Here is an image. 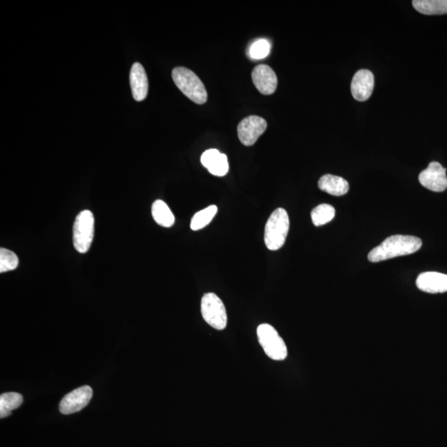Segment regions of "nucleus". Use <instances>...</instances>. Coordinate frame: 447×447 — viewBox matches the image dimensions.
Here are the masks:
<instances>
[{
    "label": "nucleus",
    "instance_id": "nucleus-2",
    "mask_svg": "<svg viewBox=\"0 0 447 447\" xmlns=\"http://www.w3.org/2000/svg\"><path fill=\"white\" fill-rule=\"evenodd\" d=\"M173 81L186 97L198 104L207 102V91L199 77L186 67H176L172 70Z\"/></svg>",
    "mask_w": 447,
    "mask_h": 447
},
{
    "label": "nucleus",
    "instance_id": "nucleus-19",
    "mask_svg": "<svg viewBox=\"0 0 447 447\" xmlns=\"http://www.w3.org/2000/svg\"><path fill=\"white\" fill-rule=\"evenodd\" d=\"M217 212V207L215 205H212V206L195 213L193 219H191V229L195 231L203 229L212 222Z\"/></svg>",
    "mask_w": 447,
    "mask_h": 447
},
{
    "label": "nucleus",
    "instance_id": "nucleus-6",
    "mask_svg": "<svg viewBox=\"0 0 447 447\" xmlns=\"http://www.w3.org/2000/svg\"><path fill=\"white\" fill-rule=\"evenodd\" d=\"M200 310L204 320L208 325L221 331L227 326V313L225 305L215 294L209 293L203 296Z\"/></svg>",
    "mask_w": 447,
    "mask_h": 447
},
{
    "label": "nucleus",
    "instance_id": "nucleus-17",
    "mask_svg": "<svg viewBox=\"0 0 447 447\" xmlns=\"http://www.w3.org/2000/svg\"><path fill=\"white\" fill-rule=\"evenodd\" d=\"M153 220L163 227L170 228L174 225L175 216L167 205L161 200L154 202L152 206Z\"/></svg>",
    "mask_w": 447,
    "mask_h": 447
},
{
    "label": "nucleus",
    "instance_id": "nucleus-10",
    "mask_svg": "<svg viewBox=\"0 0 447 447\" xmlns=\"http://www.w3.org/2000/svg\"><path fill=\"white\" fill-rule=\"evenodd\" d=\"M375 88V76L371 71L362 69L355 73L351 82V93L358 102H363L371 97Z\"/></svg>",
    "mask_w": 447,
    "mask_h": 447
},
{
    "label": "nucleus",
    "instance_id": "nucleus-3",
    "mask_svg": "<svg viewBox=\"0 0 447 447\" xmlns=\"http://www.w3.org/2000/svg\"><path fill=\"white\" fill-rule=\"evenodd\" d=\"M290 221L284 209L277 208L271 214L264 231V243L269 250L275 251L284 245L289 234Z\"/></svg>",
    "mask_w": 447,
    "mask_h": 447
},
{
    "label": "nucleus",
    "instance_id": "nucleus-16",
    "mask_svg": "<svg viewBox=\"0 0 447 447\" xmlns=\"http://www.w3.org/2000/svg\"><path fill=\"white\" fill-rule=\"evenodd\" d=\"M413 6L422 15H447V0H414Z\"/></svg>",
    "mask_w": 447,
    "mask_h": 447
},
{
    "label": "nucleus",
    "instance_id": "nucleus-9",
    "mask_svg": "<svg viewBox=\"0 0 447 447\" xmlns=\"http://www.w3.org/2000/svg\"><path fill=\"white\" fill-rule=\"evenodd\" d=\"M419 182L428 190L441 193L447 188L446 170L439 163L432 162L418 177Z\"/></svg>",
    "mask_w": 447,
    "mask_h": 447
},
{
    "label": "nucleus",
    "instance_id": "nucleus-7",
    "mask_svg": "<svg viewBox=\"0 0 447 447\" xmlns=\"http://www.w3.org/2000/svg\"><path fill=\"white\" fill-rule=\"evenodd\" d=\"M267 121L262 117L250 116L240 121L238 129V137L240 142L245 146H252L257 142L267 129Z\"/></svg>",
    "mask_w": 447,
    "mask_h": 447
},
{
    "label": "nucleus",
    "instance_id": "nucleus-12",
    "mask_svg": "<svg viewBox=\"0 0 447 447\" xmlns=\"http://www.w3.org/2000/svg\"><path fill=\"white\" fill-rule=\"evenodd\" d=\"M200 162L214 176L224 177L229 172V162L226 155L217 149H212L205 151L200 157Z\"/></svg>",
    "mask_w": 447,
    "mask_h": 447
},
{
    "label": "nucleus",
    "instance_id": "nucleus-13",
    "mask_svg": "<svg viewBox=\"0 0 447 447\" xmlns=\"http://www.w3.org/2000/svg\"><path fill=\"white\" fill-rule=\"evenodd\" d=\"M417 287L427 294H443L447 291V275L437 272L421 273L417 278Z\"/></svg>",
    "mask_w": 447,
    "mask_h": 447
},
{
    "label": "nucleus",
    "instance_id": "nucleus-21",
    "mask_svg": "<svg viewBox=\"0 0 447 447\" xmlns=\"http://www.w3.org/2000/svg\"><path fill=\"white\" fill-rule=\"evenodd\" d=\"M271 45L267 39H258L250 45L248 54L254 60L266 58L270 53Z\"/></svg>",
    "mask_w": 447,
    "mask_h": 447
},
{
    "label": "nucleus",
    "instance_id": "nucleus-22",
    "mask_svg": "<svg viewBox=\"0 0 447 447\" xmlns=\"http://www.w3.org/2000/svg\"><path fill=\"white\" fill-rule=\"evenodd\" d=\"M18 266V258L11 250L0 249V273L15 270Z\"/></svg>",
    "mask_w": 447,
    "mask_h": 447
},
{
    "label": "nucleus",
    "instance_id": "nucleus-8",
    "mask_svg": "<svg viewBox=\"0 0 447 447\" xmlns=\"http://www.w3.org/2000/svg\"><path fill=\"white\" fill-rule=\"evenodd\" d=\"M92 389L88 385L82 386L67 394L59 404V410L64 415L80 412L92 398Z\"/></svg>",
    "mask_w": 447,
    "mask_h": 447
},
{
    "label": "nucleus",
    "instance_id": "nucleus-18",
    "mask_svg": "<svg viewBox=\"0 0 447 447\" xmlns=\"http://www.w3.org/2000/svg\"><path fill=\"white\" fill-rule=\"evenodd\" d=\"M24 398L20 394L6 393L0 396V418H4L11 415L13 410L20 407Z\"/></svg>",
    "mask_w": 447,
    "mask_h": 447
},
{
    "label": "nucleus",
    "instance_id": "nucleus-4",
    "mask_svg": "<svg viewBox=\"0 0 447 447\" xmlns=\"http://www.w3.org/2000/svg\"><path fill=\"white\" fill-rule=\"evenodd\" d=\"M95 232L93 213L85 209L76 216L73 226V245L76 251L85 254L92 244Z\"/></svg>",
    "mask_w": 447,
    "mask_h": 447
},
{
    "label": "nucleus",
    "instance_id": "nucleus-15",
    "mask_svg": "<svg viewBox=\"0 0 447 447\" xmlns=\"http://www.w3.org/2000/svg\"><path fill=\"white\" fill-rule=\"evenodd\" d=\"M318 186L322 191L335 197L345 195L350 189L348 181L343 177L331 174L322 176L318 181Z\"/></svg>",
    "mask_w": 447,
    "mask_h": 447
},
{
    "label": "nucleus",
    "instance_id": "nucleus-5",
    "mask_svg": "<svg viewBox=\"0 0 447 447\" xmlns=\"http://www.w3.org/2000/svg\"><path fill=\"white\" fill-rule=\"evenodd\" d=\"M258 338L264 352L273 360H284L287 357V348L284 340L269 324H262L258 327Z\"/></svg>",
    "mask_w": 447,
    "mask_h": 447
},
{
    "label": "nucleus",
    "instance_id": "nucleus-11",
    "mask_svg": "<svg viewBox=\"0 0 447 447\" xmlns=\"http://www.w3.org/2000/svg\"><path fill=\"white\" fill-rule=\"evenodd\" d=\"M252 80L255 88L264 95L275 92L277 86V77L275 71L267 65H259L252 72Z\"/></svg>",
    "mask_w": 447,
    "mask_h": 447
},
{
    "label": "nucleus",
    "instance_id": "nucleus-20",
    "mask_svg": "<svg viewBox=\"0 0 447 447\" xmlns=\"http://www.w3.org/2000/svg\"><path fill=\"white\" fill-rule=\"evenodd\" d=\"M336 209L328 204L319 205L313 209L311 216L314 226H322L333 220L335 217Z\"/></svg>",
    "mask_w": 447,
    "mask_h": 447
},
{
    "label": "nucleus",
    "instance_id": "nucleus-14",
    "mask_svg": "<svg viewBox=\"0 0 447 447\" xmlns=\"http://www.w3.org/2000/svg\"><path fill=\"white\" fill-rule=\"evenodd\" d=\"M130 85L132 94L136 102H143L148 95L149 81L144 68L136 62L131 68Z\"/></svg>",
    "mask_w": 447,
    "mask_h": 447
},
{
    "label": "nucleus",
    "instance_id": "nucleus-1",
    "mask_svg": "<svg viewBox=\"0 0 447 447\" xmlns=\"http://www.w3.org/2000/svg\"><path fill=\"white\" fill-rule=\"evenodd\" d=\"M422 245V240L418 237L401 235L390 236L369 253L368 259L372 263H378L404 256L416 253Z\"/></svg>",
    "mask_w": 447,
    "mask_h": 447
}]
</instances>
